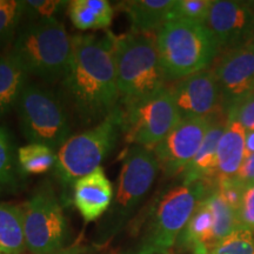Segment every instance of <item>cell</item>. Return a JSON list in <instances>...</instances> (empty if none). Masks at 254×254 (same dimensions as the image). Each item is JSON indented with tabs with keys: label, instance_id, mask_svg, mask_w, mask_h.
Here are the masks:
<instances>
[{
	"label": "cell",
	"instance_id": "obj_1",
	"mask_svg": "<svg viewBox=\"0 0 254 254\" xmlns=\"http://www.w3.org/2000/svg\"><path fill=\"white\" fill-rule=\"evenodd\" d=\"M114 34H75L62 81L63 97L82 124H99L120 106L114 63Z\"/></svg>",
	"mask_w": 254,
	"mask_h": 254
},
{
	"label": "cell",
	"instance_id": "obj_2",
	"mask_svg": "<svg viewBox=\"0 0 254 254\" xmlns=\"http://www.w3.org/2000/svg\"><path fill=\"white\" fill-rule=\"evenodd\" d=\"M213 187L202 182L182 183L160 193L148 208L140 241L131 254H159L172 251L195 208Z\"/></svg>",
	"mask_w": 254,
	"mask_h": 254
},
{
	"label": "cell",
	"instance_id": "obj_3",
	"mask_svg": "<svg viewBox=\"0 0 254 254\" xmlns=\"http://www.w3.org/2000/svg\"><path fill=\"white\" fill-rule=\"evenodd\" d=\"M114 63L120 105L131 106L167 86L154 34L114 37Z\"/></svg>",
	"mask_w": 254,
	"mask_h": 254
},
{
	"label": "cell",
	"instance_id": "obj_4",
	"mask_svg": "<svg viewBox=\"0 0 254 254\" xmlns=\"http://www.w3.org/2000/svg\"><path fill=\"white\" fill-rule=\"evenodd\" d=\"M160 172L159 163L151 148L131 146L124 154L118 185L113 201L95 233V245L107 246L131 220L154 185Z\"/></svg>",
	"mask_w": 254,
	"mask_h": 254
},
{
	"label": "cell",
	"instance_id": "obj_5",
	"mask_svg": "<svg viewBox=\"0 0 254 254\" xmlns=\"http://www.w3.org/2000/svg\"><path fill=\"white\" fill-rule=\"evenodd\" d=\"M159 58L167 82L211 68L221 53L204 24L170 20L155 34Z\"/></svg>",
	"mask_w": 254,
	"mask_h": 254
},
{
	"label": "cell",
	"instance_id": "obj_6",
	"mask_svg": "<svg viewBox=\"0 0 254 254\" xmlns=\"http://www.w3.org/2000/svg\"><path fill=\"white\" fill-rule=\"evenodd\" d=\"M12 56L28 74L47 84L63 81L72 56V37L58 19L30 21L19 31Z\"/></svg>",
	"mask_w": 254,
	"mask_h": 254
},
{
	"label": "cell",
	"instance_id": "obj_7",
	"mask_svg": "<svg viewBox=\"0 0 254 254\" xmlns=\"http://www.w3.org/2000/svg\"><path fill=\"white\" fill-rule=\"evenodd\" d=\"M124 133V111L117 107L103 122L73 135L57 152L55 177L64 189H73L80 178L101 167Z\"/></svg>",
	"mask_w": 254,
	"mask_h": 254
},
{
	"label": "cell",
	"instance_id": "obj_8",
	"mask_svg": "<svg viewBox=\"0 0 254 254\" xmlns=\"http://www.w3.org/2000/svg\"><path fill=\"white\" fill-rule=\"evenodd\" d=\"M20 129L28 144H41L58 152L71 138L68 112L56 92L40 84H27L17 104Z\"/></svg>",
	"mask_w": 254,
	"mask_h": 254
},
{
	"label": "cell",
	"instance_id": "obj_9",
	"mask_svg": "<svg viewBox=\"0 0 254 254\" xmlns=\"http://www.w3.org/2000/svg\"><path fill=\"white\" fill-rule=\"evenodd\" d=\"M26 251L30 254H51L66 247L68 222L52 184L40 183L21 206Z\"/></svg>",
	"mask_w": 254,
	"mask_h": 254
},
{
	"label": "cell",
	"instance_id": "obj_10",
	"mask_svg": "<svg viewBox=\"0 0 254 254\" xmlns=\"http://www.w3.org/2000/svg\"><path fill=\"white\" fill-rule=\"evenodd\" d=\"M123 111L126 141L151 150L182 120L171 85L147 99L123 107Z\"/></svg>",
	"mask_w": 254,
	"mask_h": 254
},
{
	"label": "cell",
	"instance_id": "obj_11",
	"mask_svg": "<svg viewBox=\"0 0 254 254\" xmlns=\"http://www.w3.org/2000/svg\"><path fill=\"white\" fill-rule=\"evenodd\" d=\"M217 118L182 119L166 138L155 146L154 155L165 178L182 176L198 153L209 127Z\"/></svg>",
	"mask_w": 254,
	"mask_h": 254
},
{
	"label": "cell",
	"instance_id": "obj_12",
	"mask_svg": "<svg viewBox=\"0 0 254 254\" xmlns=\"http://www.w3.org/2000/svg\"><path fill=\"white\" fill-rule=\"evenodd\" d=\"M226 113L254 91V41L222 51L212 65Z\"/></svg>",
	"mask_w": 254,
	"mask_h": 254
},
{
	"label": "cell",
	"instance_id": "obj_13",
	"mask_svg": "<svg viewBox=\"0 0 254 254\" xmlns=\"http://www.w3.org/2000/svg\"><path fill=\"white\" fill-rule=\"evenodd\" d=\"M204 25L221 52L245 45L253 39L254 1L213 0Z\"/></svg>",
	"mask_w": 254,
	"mask_h": 254
},
{
	"label": "cell",
	"instance_id": "obj_14",
	"mask_svg": "<svg viewBox=\"0 0 254 254\" xmlns=\"http://www.w3.org/2000/svg\"><path fill=\"white\" fill-rule=\"evenodd\" d=\"M171 87L182 119L226 116L220 88L212 68L174 81Z\"/></svg>",
	"mask_w": 254,
	"mask_h": 254
},
{
	"label": "cell",
	"instance_id": "obj_15",
	"mask_svg": "<svg viewBox=\"0 0 254 254\" xmlns=\"http://www.w3.org/2000/svg\"><path fill=\"white\" fill-rule=\"evenodd\" d=\"M72 190L73 204L85 222L104 217L113 201V185L103 167L77 180Z\"/></svg>",
	"mask_w": 254,
	"mask_h": 254
},
{
	"label": "cell",
	"instance_id": "obj_16",
	"mask_svg": "<svg viewBox=\"0 0 254 254\" xmlns=\"http://www.w3.org/2000/svg\"><path fill=\"white\" fill-rule=\"evenodd\" d=\"M226 122L227 116H220L209 127L198 153L180 176L183 184L202 182L215 186L218 144L226 127Z\"/></svg>",
	"mask_w": 254,
	"mask_h": 254
},
{
	"label": "cell",
	"instance_id": "obj_17",
	"mask_svg": "<svg viewBox=\"0 0 254 254\" xmlns=\"http://www.w3.org/2000/svg\"><path fill=\"white\" fill-rule=\"evenodd\" d=\"M246 129L234 118L227 117L226 127L218 144L215 184L234 179L245 160Z\"/></svg>",
	"mask_w": 254,
	"mask_h": 254
},
{
	"label": "cell",
	"instance_id": "obj_18",
	"mask_svg": "<svg viewBox=\"0 0 254 254\" xmlns=\"http://www.w3.org/2000/svg\"><path fill=\"white\" fill-rule=\"evenodd\" d=\"M174 0H129L120 2L131 21V32L139 34H157L167 23Z\"/></svg>",
	"mask_w": 254,
	"mask_h": 254
},
{
	"label": "cell",
	"instance_id": "obj_19",
	"mask_svg": "<svg viewBox=\"0 0 254 254\" xmlns=\"http://www.w3.org/2000/svg\"><path fill=\"white\" fill-rule=\"evenodd\" d=\"M27 79L28 73L11 53L0 56V118L18 104Z\"/></svg>",
	"mask_w": 254,
	"mask_h": 254
},
{
	"label": "cell",
	"instance_id": "obj_20",
	"mask_svg": "<svg viewBox=\"0 0 254 254\" xmlns=\"http://www.w3.org/2000/svg\"><path fill=\"white\" fill-rule=\"evenodd\" d=\"M67 14L78 30H103L112 24L114 9L107 0H73Z\"/></svg>",
	"mask_w": 254,
	"mask_h": 254
},
{
	"label": "cell",
	"instance_id": "obj_21",
	"mask_svg": "<svg viewBox=\"0 0 254 254\" xmlns=\"http://www.w3.org/2000/svg\"><path fill=\"white\" fill-rule=\"evenodd\" d=\"M212 231H213V215L204 199L195 208L194 213L179 234L174 246L179 251H193L199 245L207 247L212 240Z\"/></svg>",
	"mask_w": 254,
	"mask_h": 254
},
{
	"label": "cell",
	"instance_id": "obj_22",
	"mask_svg": "<svg viewBox=\"0 0 254 254\" xmlns=\"http://www.w3.org/2000/svg\"><path fill=\"white\" fill-rule=\"evenodd\" d=\"M21 206L0 202V253L25 254Z\"/></svg>",
	"mask_w": 254,
	"mask_h": 254
},
{
	"label": "cell",
	"instance_id": "obj_23",
	"mask_svg": "<svg viewBox=\"0 0 254 254\" xmlns=\"http://www.w3.org/2000/svg\"><path fill=\"white\" fill-rule=\"evenodd\" d=\"M24 177L11 133L5 127H0V195L18 192Z\"/></svg>",
	"mask_w": 254,
	"mask_h": 254
},
{
	"label": "cell",
	"instance_id": "obj_24",
	"mask_svg": "<svg viewBox=\"0 0 254 254\" xmlns=\"http://www.w3.org/2000/svg\"><path fill=\"white\" fill-rule=\"evenodd\" d=\"M212 215H213V231H212L211 244L207 246L211 250L215 244L226 238L232 232L241 227L239 214L237 209L231 207L230 205L221 198L215 186L211 190L207 196L205 198Z\"/></svg>",
	"mask_w": 254,
	"mask_h": 254
},
{
	"label": "cell",
	"instance_id": "obj_25",
	"mask_svg": "<svg viewBox=\"0 0 254 254\" xmlns=\"http://www.w3.org/2000/svg\"><path fill=\"white\" fill-rule=\"evenodd\" d=\"M57 152L46 145L27 144L18 148V163L24 176L49 172L57 164Z\"/></svg>",
	"mask_w": 254,
	"mask_h": 254
},
{
	"label": "cell",
	"instance_id": "obj_26",
	"mask_svg": "<svg viewBox=\"0 0 254 254\" xmlns=\"http://www.w3.org/2000/svg\"><path fill=\"white\" fill-rule=\"evenodd\" d=\"M208 251L211 254H254V232L238 228Z\"/></svg>",
	"mask_w": 254,
	"mask_h": 254
},
{
	"label": "cell",
	"instance_id": "obj_27",
	"mask_svg": "<svg viewBox=\"0 0 254 254\" xmlns=\"http://www.w3.org/2000/svg\"><path fill=\"white\" fill-rule=\"evenodd\" d=\"M213 0H174L168 13L170 20H186L204 24Z\"/></svg>",
	"mask_w": 254,
	"mask_h": 254
},
{
	"label": "cell",
	"instance_id": "obj_28",
	"mask_svg": "<svg viewBox=\"0 0 254 254\" xmlns=\"http://www.w3.org/2000/svg\"><path fill=\"white\" fill-rule=\"evenodd\" d=\"M23 17L24 8L21 1L0 0V46L5 45L13 37Z\"/></svg>",
	"mask_w": 254,
	"mask_h": 254
},
{
	"label": "cell",
	"instance_id": "obj_29",
	"mask_svg": "<svg viewBox=\"0 0 254 254\" xmlns=\"http://www.w3.org/2000/svg\"><path fill=\"white\" fill-rule=\"evenodd\" d=\"M24 15L30 18L31 21L50 20L56 19V15L62 13L63 9L67 8L69 1L62 0H26L21 1Z\"/></svg>",
	"mask_w": 254,
	"mask_h": 254
},
{
	"label": "cell",
	"instance_id": "obj_30",
	"mask_svg": "<svg viewBox=\"0 0 254 254\" xmlns=\"http://www.w3.org/2000/svg\"><path fill=\"white\" fill-rule=\"evenodd\" d=\"M227 117L234 118L247 131H254V91L238 101L227 112Z\"/></svg>",
	"mask_w": 254,
	"mask_h": 254
},
{
	"label": "cell",
	"instance_id": "obj_31",
	"mask_svg": "<svg viewBox=\"0 0 254 254\" xmlns=\"http://www.w3.org/2000/svg\"><path fill=\"white\" fill-rule=\"evenodd\" d=\"M238 214L241 227L254 232V186L244 190Z\"/></svg>",
	"mask_w": 254,
	"mask_h": 254
},
{
	"label": "cell",
	"instance_id": "obj_32",
	"mask_svg": "<svg viewBox=\"0 0 254 254\" xmlns=\"http://www.w3.org/2000/svg\"><path fill=\"white\" fill-rule=\"evenodd\" d=\"M234 180L243 187L244 190L254 186V154L250 155L244 160L239 171H238Z\"/></svg>",
	"mask_w": 254,
	"mask_h": 254
},
{
	"label": "cell",
	"instance_id": "obj_33",
	"mask_svg": "<svg viewBox=\"0 0 254 254\" xmlns=\"http://www.w3.org/2000/svg\"><path fill=\"white\" fill-rule=\"evenodd\" d=\"M105 247L106 246H99L95 244L93 245H73L51 254H112L110 251L105 250Z\"/></svg>",
	"mask_w": 254,
	"mask_h": 254
},
{
	"label": "cell",
	"instance_id": "obj_34",
	"mask_svg": "<svg viewBox=\"0 0 254 254\" xmlns=\"http://www.w3.org/2000/svg\"><path fill=\"white\" fill-rule=\"evenodd\" d=\"M254 154V131H247L245 136V159Z\"/></svg>",
	"mask_w": 254,
	"mask_h": 254
},
{
	"label": "cell",
	"instance_id": "obj_35",
	"mask_svg": "<svg viewBox=\"0 0 254 254\" xmlns=\"http://www.w3.org/2000/svg\"><path fill=\"white\" fill-rule=\"evenodd\" d=\"M193 254H211L205 245H199L193 250Z\"/></svg>",
	"mask_w": 254,
	"mask_h": 254
},
{
	"label": "cell",
	"instance_id": "obj_36",
	"mask_svg": "<svg viewBox=\"0 0 254 254\" xmlns=\"http://www.w3.org/2000/svg\"><path fill=\"white\" fill-rule=\"evenodd\" d=\"M159 254H174L173 250L172 251H168V252H165V253H159Z\"/></svg>",
	"mask_w": 254,
	"mask_h": 254
},
{
	"label": "cell",
	"instance_id": "obj_37",
	"mask_svg": "<svg viewBox=\"0 0 254 254\" xmlns=\"http://www.w3.org/2000/svg\"><path fill=\"white\" fill-rule=\"evenodd\" d=\"M252 41H254V33H253V39H252Z\"/></svg>",
	"mask_w": 254,
	"mask_h": 254
},
{
	"label": "cell",
	"instance_id": "obj_38",
	"mask_svg": "<svg viewBox=\"0 0 254 254\" xmlns=\"http://www.w3.org/2000/svg\"><path fill=\"white\" fill-rule=\"evenodd\" d=\"M0 254H4V253H0Z\"/></svg>",
	"mask_w": 254,
	"mask_h": 254
}]
</instances>
